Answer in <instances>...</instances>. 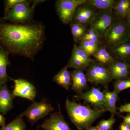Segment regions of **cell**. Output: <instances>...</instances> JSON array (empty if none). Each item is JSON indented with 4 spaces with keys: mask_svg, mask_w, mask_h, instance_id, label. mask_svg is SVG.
I'll use <instances>...</instances> for the list:
<instances>
[{
    "mask_svg": "<svg viewBox=\"0 0 130 130\" xmlns=\"http://www.w3.org/2000/svg\"><path fill=\"white\" fill-rule=\"evenodd\" d=\"M45 40L43 25L34 22L13 23L0 19V46L9 54L33 60Z\"/></svg>",
    "mask_w": 130,
    "mask_h": 130,
    "instance_id": "1",
    "label": "cell"
},
{
    "mask_svg": "<svg viewBox=\"0 0 130 130\" xmlns=\"http://www.w3.org/2000/svg\"><path fill=\"white\" fill-rule=\"evenodd\" d=\"M66 108L70 120L78 130L86 129L107 111L106 109L91 108L68 98L66 100Z\"/></svg>",
    "mask_w": 130,
    "mask_h": 130,
    "instance_id": "2",
    "label": "cell"
},
{
    "mask_svg": "<svg viewBox=\"0 0 130 130\" xmlns=\"http://www.w3.org/2000/svg\"><path fill=\"white\" fill-rule=\"evenodd\" d=\"M129 40V24L119 19L107 31L103 42L106 47L109 48Z\"/></svg>",
    "mask_w": 130,
    "mask_h": 130,
    "instance_id": "3",
    "label": "cell"
},
{
    "mask_svg": "<svg viewBox=\"0 0 130 130\" xmlns=\"http://www.w3.org/2000/svg\"><path fill=\"white\" fill-rule=\"evenodd\" d=\"M88 81L96 86L101 85L106 89L112 81L107 68L93 60L86 69L85 73Z\"/></svg>",
    "mask_w": 130,
    "mask_h": 130,
    "instance_id": "4",
    "label": "cell"
},
{
    "mask_svg": "<svg viewBox=\"0 0 130 130\" xmlns=\"http://www.w3.org/2000/svg\"><path fill=\"white\" fill-rule=\"evenodd\" d=\"M31 1L21 3L9 10L3 19L15 24H24L31 19L35 8L30 6Z\"/></svg>",
    "mask_w": 130,
    "mask_h": 130,
    "instance_id": "5",
    "label": "cell"
},
{
    "mask_svg": "<svg viewBox=\"0 0 130 130\" xmlns=\"http://www.w3.org/2000/svg\"><path fill=\"white\" fill-rule=\"evenodd\" d=\"M54 108L46 99H43L40 102H33L26 111L20 114L21 116H25L31 125L47 115L54 111Z\"/></svg>",
    "mask_w": 130,
    "mask_h": 130,
    "instance_id": "6",
    "label": "cell"
},
{
    "mask_svg": "<svg viewBox=\"0 0 130 130\" xmlns=\"http://www.w3.org/2000/svg\"><path fill=\"white\" fill-rule=\"evenodd\" d=\"M86 0H58L55 3L57 14L61 23L67 25L71 23L75 10Z\"/></svg>",
    "mask_w": 130,
    "mask_h": 130,
    "instance_id": "7",
    "label": "cell"
},
{
    "mask_svg": "<svg viewBox=\"0 0 130 130\" xmlns=\"http://www.w3.org/2000/svg\"><path fill=\"white\" fill-rule=\"evenodd\" d=\"M119 19L113 11L99 12L90 25V27L103 38L107 30Z\"/></svg>",
    "mask_w": 130,
    "mask_h": 130,
    "instance_id": "8",
    "label": "cell"
},
{
    "mask_svg": "<svg viewBox=\"0 0 130 130\" xmlns=\"http://www.w3.org/2000/svg\"><path fill=\"white\" fill-rule=\"evenodd\" d=\"M78 100H82L89 103L94 109H105L104 106L105 91H102L99 88L93 87L88 90L75 96Z\"/></svg>",
    "mask_w": 130,
    "mask_h": 130,
    "instance_id": "9",
    "label": "cell"
},
{
    "mask_svg": "<svg viewBox=\"0 0 130 130\" xmlns=\"http://www.w3.org/2000/svg\"><path fill=\"white\" fill-rule=\"evenodd\" d=\"M99 11L86 3L77 8L72 23L83 25H90Z\"/></svg>",
    "mask_w": 130,
    "mask_h": 130,
    "instance_id": "10",
    "label": "cell"
},
{
    "mask_svg": "<svg viewBox=\"0 0 130 130\" xmlns=\"http://www.w3.org/2000/svg\"><path fill=\"white\" fill-rule=\"evenodd\" d=\"M93 60L82 49L74 44L73 47L71 56L66 66L68 68L85 70Z\"/></svg>",
    "mask_w": 130,
    "mask_h": 130,
    "instance_id": "11",
    "label": "cell"
},
{
    "mask_svg": "<svg viewBox=\"0 0 130 130\" xmlns=\"http://www.w3.org/2000/svg\"><path fill=\"white\" fill-rule=\"evenodd\" d=\"M14 83V88L13 94L15 96L25 98L34 102L36 96L37 91L35 86L29 82L20 78L13 79Z\"/></svg>",
    "mask_w": 130,
    "mask_h": 130,
    "instance_id": "12",
    "label": "cell"
},
{
    "mask_svg": "<svg viewBox=\"0 0 130 130\" xmlns=\"http://www.w3.org/2000/svg\"><path fill=\"white\" fill-rule=\"evenodd\" d=\"M58 107V111L50 113L49 118L45 120L40 127L44 130H73L65 120L59 105Z\"/></svg>",
    "mask_w": 130,
    "mask_h": 130,
    "instance_id": "13",
    "label": "cell"
},
{
    "mask_svg": "<svg viewBox=\"0 0 130 130\" xmlns=\"http://www.w3.org/2000/svg\"><path fill=\"white\" fill-rule=\"evenodd\" d=\"M107 68L112 80L126 79L129 76L130 63L115 60Z\"/></svg>",
    "mask_w": 130,
    "mask_h": 130,
    "instance_id": "14",
    "label": "cell"
},
{
    "mask_svg": "<svg viewBox=\"0 0 130 130\" xmlns=\"http://www.w3.org/2000/svg\"><path fill=\"white\" fill-rule=\"evenodd\" d=\"M107 48L115 60L130 63V40Z\"/></svg>",
    "mask_w": 130,
    "mask_h": 130,
    "instance_id": "15",
    "label": "cell"
},
{
    "mask_svg": "<svg viewBox=\"0 0 130 130\" xmlns=\"http://www.w3.org/2000/svg\"><path fill=\"white\" fill-rule=\"evenodd\" d=\"M84 71L82 69H75L71 73L72 79L71 89L77 95L83 93L88 87V79Z\"/></svg>",
    "mask_w": 130,
    "mask_h": 130,
    "instance_id": "16",
    "label": "cell"
},
{
    "mask_svg": "<svg viewBox=\"0 0 130 130\" xmlns=\"http://www.w3.org/2000/svg\"><path fill=\"white\" fill-rule=\"evenodd\" d=\"M15 97L8 88L6 83L0 85V113L5 115L12 109Z\"/></svg>",
    "mask_w": 130,
    "mask_h": 130,
    "instance_id": "17",
    "label": "cell"
},
{
    "mask_svg": "<svg viewBox=\"0 0 130 130\" xmlns=\"http://www.w3.org/2000/svg\"><path fill=\"white\" fill-rule=\"evenodd\" d=\"M105 93V98L104 101V106L107 111L109 112L111 116L115 115H120L117 111L118 108L116 104L119 101L118 94L115 91H110L106 89L104 91Z\"/></svg>",
    "mask_w": 130,
    "mask_h": 130,
    "instance_id": "18",
    "label": "cell"
},
{
    "mask_svg": "<svg viewBox=\"0 0 130 130\" xmlns=\"http://www.w3.org/2000/svg\"><path fill=\"white\" fill-rule=\"evenodd\" d=\"M9 54L0 46V85L6 83L10 77L7 73V68L10 64Z\"/></svg>",
    "mask_w": 130,
    "mask_h": 130,
    "instance_id": "19",
    "label": "cell"
},
{
    "mask_svg": "<svg viewBox=\"0 0 130 130\" xmlns=\"http://www.w3.org/2000/svg\"><path fill=\"white\" fill-rule=\"evenodd\" d=\"M66 66L55 75L53 81L68 91L72 84L71 73Z\"/></svg>",
    "mask_w": 130,
    "mask_h": 130,
    "instance_id": "20",
    "label": "cell"
},
{
    "mask_svg": "<svg viewBox=\"0 0 130 130\" xmlns=\"http://www.w3.org/2000/svg\"><path fill=\"white\" fill-rule=\"evenodd\" d=\"M92 56L96 61L107 68L115 60L105 46H100Z\"/></svg>",
    "mask_w": 130,
    "mask_h": 130,
    "instance_id": "21",
    "label": "cell"
},
{
    "mask_svg": "<svg viewBox=\"0 0 130 130\" xmlns=\"http://www.w3.org/2000/svg\"><path fill=\"white\" fill-rule=\"evenodd\" d=\"M116 2L115 0H86L85 3L99 12L110 11H113Z\"/></svg>",
    "mask_w": 130,
    "mask_h": 130,
    "instance_id": "22",
    "label": "cell"
},
{
    "mask_svg": "<svg viewBox=\"0 0 130 130\" xmlns=\"http://www.w3.org/2000/svg\"><path fill=\"white\" fill-rule=\"evenodd\" d=\"M130 8V0L116 1L113 11L119 19L125 20Z\"/></svg>",
    "mask_w": 130,
    "mask_h": 130,
    "instance_id": "23",
    "label": "cell"
},
{
    "mask_svg": "<svg viewBox=\"0 0 130 130\" xmlns=\"http://www.w3.org/2000/svg\"><path fill=\"white\" fill-rule=\"evenodd\" d=\"M70 25L74 42H80L88 30V25L74 24L72 22Z\"/></svg>",
    "mask_w": 130,
    "mask_h": 130,
    "instance_id": "24",
    "label": "cell"
},
{
    "mask_svg": "<svg viewBox=\"0 0 130 130\" xmlns=\"http://www.w3.org/2000/svg\"><path fill=\"white\" fill-rule=\"evenodd\" d=\"M101 43L98 42L89 41H81L78 46L89 56H92L97 50Z\"/></svg>",
    "mask_w": 130,
    "mask_h": 130,
    "instance_id": "25",
    "label": "cell"
},
{
    "mask_svg": "<svg viewBox=\"0 0 130 130\" xmlns=\"http://www.w3.org/2000/svg\"><path fill=\"white\" fill-rule=\"evenodd\" d=\"M26 128L22 116L19 115L4 127L0 128V130H25Z\"/></svg>",
    "mask_w": 130,
    "mask_h": 130,
    "instance_id": "26",
    "label": "cell"
},
{
    "mask_svg": "<svg viewBox=\"0 0 130 130\" xmlns=\"http://www.w3.org/2000/svg\"><path fill=\"white\" fill-rule=\"evenodd\" d=\"M103 38L93 28L88 29L81 41H89L98 42L100 43L103 41Z\"/></svg>",
    "mask_w": 130,
    "mask_h": 130,
    "instance_id": "27",
    "label": "cell"
},
{
    "mask_svg": "<svg viewBox=\"0 0 130 130\" xmlns=\"http://www.w3.org/2000/svg\"><path fill=\"white\" fill-rule=\"evenodd\" d=\"M114 91L119 94L122 91L130 88V78L116 80L113 85Z\"/></svg>",
    "mask_w": 130,
    "mask_h": 130,
    "instance_id": "28",
    "label": "cell"
},
{
    "mask_svg": "<svg viewBox=\"0 0 130 130\" xmlns=\"http://www.w3.org/2000/svg\"><path fill=\"white\" fill-rule=\"evenodd\" d=\"M116 121L114 116L111 115L107 120L102 119L98 122L97 127L100 130H112L113 126Z\"/></svg>",
    "mask_w": 130,
    "mask_h": 130,
    "instance_id": "29",
    "label": "cell"
},
{
    "mask_svg": "<svg viewBox=\"0 0 130 130\" xmlns=\"http://www.w3.org/2000/svg\"><path fill=\"white\" fill-rule=\"evenodd\" d=\"M26 0H6L4 1V7H5V15L14 6L21 3L24 2Z\"/></svg>",
    "mask_w": 130,
    "mask_h": 130,
    "instance_id": "30",
    "label": "cell"
},
{
    "mask_svg": "<svg viewBox=\"0 0 130 130\" xmlns=\"http://www.w3.org/2000/svg\"><path fill=\"white\" fill-rule=\"evenodd\" d=\"M117 111L119 114L124 112L130 113V102L121 105L120 107L118 108Z\"/></svg>",
    "mask_w": 130,
    "mask_h": 130,
    "instance_id": "31",
    "label": "cell"
},
{
    "mask_svg": "<svg viewBox=\"0 0 130 130\" xmlns=\"http://www.w3.org/2000/svg\"><path fill=\"white\" fill-rule=\"evenodd\" d=\"M120 116L123 119V122L130 126V113H128L125 116Z\"/></svg>",
    "mask_w": 130,
    "mask_h": 130,
    "instance_id": "32",
    "label": "cell"
},
{
    "mask_svg": "<svg viewBox=\"0 0 130 130\" xmlns=\"http://www.w3.org/2000/svg\"><path fill=\"white\" fill-rule=\"evenodd\" d=\"M119 129L120 130H130V126L122 122L119 126Z\"/></svg>",
    "mask_w": 130,
    "mask_h": 130,
    "instance_id": "33",
    "label": "cell"
},
{
    "mask_svg": "<svg viewBox=\"0 0 130 130\" xmlns=\"http://www.w3.org/2000/svg\"><path fill=\"white\" fill-rule=\"evenodd\" d=\"M6 118L0 113V126L2 127H4L6 126Z\"/></svg>",
    "mask_w": 130,
    "mask_h": 130,
    "instance_id": "34",
    "label": "cell"
},
{
    "mask_svg": "<svg viewBox=\"0 0 130 130\" xmlns=\"http://www.w3.org/2000/svg\"><path fill=\"white\" fill-rule=\"evenodd\" d=\"M125 20L127 23H130V8L128 11V13L126 14Z\"/></svg>",
    "mask_w": 130,
    "mask_h": 130,
    "instance_id": "35",
    "label": "cell"
},
{
    "mask_svg": "<svg viewBox=\"0 0 130 130\" xmlns=\"http://www.w3.org/2000/svg\"><path fill=\"white\" fill-rule=\"evenodd\" d=\"M86 130H99V129L97 127V126H89L88 128L86 129Z\"/></svg>",
    "mask_w": 130,
    "mask_h": 130,
    "instance_id": "36",
    "label": "cell"
},
{
    "mask_svg": "<svg viewBox=\"0 0 130 130\" xmlns=\"http://www.w3.org/2000/svg\"><path fill=\"white\" fill-rule=\"evenodd\" d=\"M128 23L129 24V39L130 40V23Z\"/></svg>",
    "mask_w": 130,
    "mask_h": 130,
    "instance_id": "37",
    "label": "cell"
},
{
    "mask_svg": "<svg viewBox=\"0 0 130 130\" xmlns=\"http://www.w3.org/2000/svg\"><path fill=\"white\" fill-rule=\"evenodd\" d=\"M40 125H38V126L37 129L36 130H39V128H40Z\"/></svg>",
    "mask_w": 130,
    "mask_h": 130,
    "instance_id": "38",
    "label": "cell"
},
{
    "mask_svg": "<svg viewBox=\"0 0 130 130\" xmlns=\"http://www.w3.org/2000/svg\"><path fill=\"white\" fill-rule=\"evenodd\" d=\"M129 77L130 78V75H129Z\"/></svg>",
    "mask_w": 130,
    "mask_h": 130,
    "instance_id": "39",
    "label": "cell"
},
{
    "mask_svg": "<svg viewBox=\"0 0 130 130\" xmlns=\"http://www.w3.org/2000/svg\"></svg>",
    "mask_w": 130,
    "mask_h": 130,
    "instance_id": "40",
    "label": "cell"
}]
</instances>
